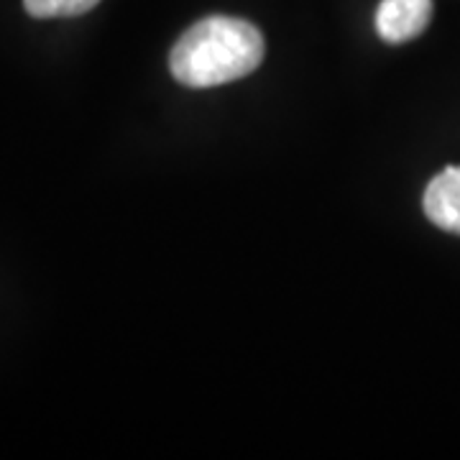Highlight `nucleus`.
<instances>
[{
    "label": "nucleus",
    "instance_id": "f257e3e1",
    "mask_svg": "<svg viewBox=\"0 0 460 460\" xmlns=\"http://www.w3.org/2000/svg\"><path fill=\"white\" fill-rule=\"evenodd\" d=\"M263 59L261 31L243 18L208 16L181 33L169 66L187 87H215L251 75Z\"/></svg>",
    "mask_w": 460,
    "mask_h": 460
},
{
    "label": "nucleus",
    "instance_id": "f03ea898",
    "mask_svg": "<svg viewBox=\"0 0 460 460\" xmlns=\"http://www.w3.org/2000/svg\"><path fill=\"white\" fill-rule=\"evenodd\" d=\"M432 21V0H381L376 31L389 44L417 39Z\"/></svg>",
    "mask_w": 460,
    "mask_h": 460
},
{
    "label": "nucleus",
    "instance_id": "7ed1b4c3",
    "mask_svg": "<svg viewBox=\"0 0 460 460\" xmlns=\"http://www.w3.org/2000/svg\"><path fill=\"white\" fill-rule=\"evenodd\" d=\"M425 215L432 226L460 235V166L438 174L425 190Z\"/></svg>",
    "mask_w": 460,
    "mask_h": 460
},
{
    "label": "nucleus",
    "instance_id": "20e7f679",
    "mask_svg": "<svg viewBox=\"0 0 460 460\" xmlns=\"http://www.w3.org/2000/svg\"><path fill=\"white\" fill-rule=\"evenodd\" d=\"M100 0H23L26 13L33 18H75L90 13Z\"/></svg>",
    "mask_w": 460,
    "mask_h": 460
}]
</instances>
